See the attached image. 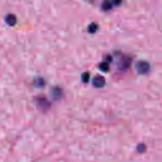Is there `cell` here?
Returning <instances> with one entry per match:
<instances>
[{"label":"cell","instance_id":"obj_2","mask_svg":"<svg viewBox=\"0 0 162 162\" xmlns=\"http://www.w3.org/2000/svg\"><path fill=\"white\" fill-rule=\"evenodd\" d=\"M136 68L137 72L139 74H145L148 72L149 69V65L146 62H143V61H140L136 64Z\"/></svg>","mask_w":162,"mask_h":162},{"label":"cell","instance_id":"obj_3","mask_svg":"<svg viewBox=\"0 0 162 162\" xmlns=\"http://www.w3.org/2000/svg\"><path fill=\"white\" fill-rule=\"evenodd\" d=\"M5 22L9 26H14L17 23V17L14 14H8L5 17Z\"/></svg>","mask_w":162,"mask_h":162},{"label":"cell","instance_id":"obj_7","mask_svg":"<svg viewBox=\"0 0 162 162\" xmlns=\"http://www.w3.org/2000/svg\"><path fill=\"white\" fill-rule=\"evenodd\" d=\"M90 78V75L88 72H84L81 75V79H82L83 82L84 83H88V81Z\"/></svg>","mask_w":162,"mask_h":162},{"label":"cell","instance_id":"obj_1","mask_svg":"<svg viewBox=\"0 0 162 162\" xmlns=\"http://www.w3.org/2000/svg\"><path fill=\"white\" fill-rule=\"evenodd\" d=\"M106 83V80L104 77L98 75L93 77L92 80V84L94 87L96 88L103 87Z\"/></svg>","mask_w":162,"mask_h":162},{"label":"cell","instance_id":"obj_9","mask_svg":"<svg viewBox=\"0 0 162 162\" xmlns=\"http://www.w3.org/2000/svg\"><path fill=\"white\" fill-rule=\"evenodd\" d=\"M58 88H57V87H56V88H55V90H53V97H55V98H56L57 97H60L58 94H59L60 95V90H59V91H58Z\"/></svg>","mask_w":162,"mask_h":162},{"label":"cell","instance_id":"obj_5","mask_svg":"<svg viewBox=\"0 0 162 162\" xmlns=\"http://www.w3.org/2000/svg\"><path fill=\"white\" fill-rule=\"evenodd\" d=\"M99 68L103 72H106L109 70L110 69V67H109V64L108 62H103L101 64H99Z\"/></svg>","mask_w":162,"mask_h":162},{"label":"cell","instance_id":"obj_8","mask_svg":"<svg viewBox=\"0 0 162 162\" xmlns=\"http://www.w3.org/2000/svg\"><path fill=\"white\" fill-rule=\"evenodd\" d=\"M137 149L139 153H143V152L145 151L146 147H145V145H144L143 144H140L139 145H138Z\"/></svg>","mask_w":162,"mask_h":162},{"label":"cell","instance_id":"obj_4","mask_svg":"<svg viewBox=\"0 0 162 162\" xmlns=\"http://www.w3.org/2000/svg\"><path fill=\"white\" fill-rule=\"evenodd\" d=\"M98 29V25L96 23L93 22L89 25L87 27V32L90 34H94L97 31Z\"/></svg>","mask_w":162,"mask_h":162},{"label":"cell","instance_id":"obj_6","mask_svg":"<svg viewBox=\"0 0 162 162\" xmlns=\"http://www.w3.org/2000/svg\"><path fill=\"white\" fill-rule=\"evenodd\" d=\"M101 7H102V9L105 10V11H108V10H111V8H112V4H111V2L109 1H105L102 3Z\"/></svg>","mask_w":162,"mask_h":162}]
</instances>
